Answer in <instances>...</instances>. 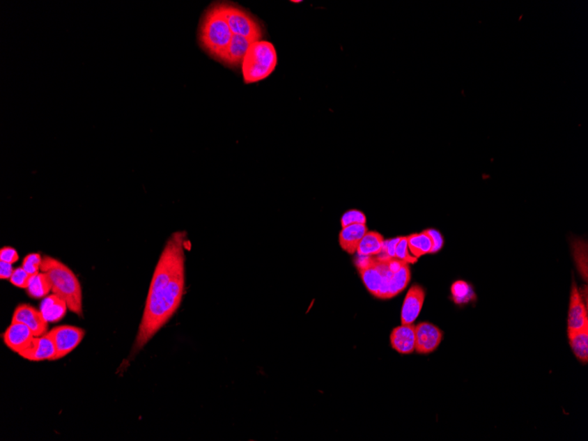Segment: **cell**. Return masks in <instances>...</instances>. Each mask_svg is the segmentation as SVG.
Returning a JSON list of instances; mask_svg holds the SVG:
<instances>
[{
    "label": "cell",
    "instance_id": "cell-31",
    "mask_svg": "<svg viewBox=\"0 0 588 441\" xmlns=\"http://www.w3.org/2000/svg\"><path fill=\"white\" fill-rule=\"evenodd\" d=\"M13 272H15V269H13L11 263L0 261V277H1V279H10Z\"/></svg>",
    "mask_w": 588,
    "mask_h": 441
},
{
    "label": "cell",
    "instance_id": "cell-3",
    "mask_svg": "<svg viewBox=\"0 0 588 441\" xmlns=\"http://www.w3.org/2000/svg\"><path fill=\"white\" fill-rule=\"evenodd\" d=\"M41 272L48 274L52 282V293L65 300L69 310L83 316L82 289L78 277L68 266L51 256L42 258Z\"/></svg>",
    "mask_w": 588,
    "mask_h": 441
},
{
    "label": "cell",
    "instance_id": "cell-11",
    "mask_svg": "<svg viewBox=\"0 0 588 441\" xmlns=\"http://www.w3.org/2000/svg\"><path fill=\"white\" fill-rule=\"evenodd\" d=\"M19 355L30 362H52L56 355V347L51 334L48 332L42 336L35 337L28 348L20 353Z\"/></svg>",
    "mask_w": 588,
    "mask_h": 441
},
{
    "label": "cell",
    "instance_id": "cell-6",
    "mask_svg": "<svg viewBox=\"0 0 588 441\" xmlns=\"http://www.w3.org/2000/svg\"><path fill=\"white\" fill-rule=\"evenodd\" d=\"M56 347V355L53 360H58L68 355L78 347L85 336V330L75 326H59L51 330Z\"/></svg>",
    "mask_w": 588,
    "mask_h": 441
},
{
    "label": "cell",
    "instance_id": "cell-24",
    "mask_svg": "<svg viewBox=\"0 0 588 441\" xmlns=\"http://www.w3.org/2000/svg\"><path fill=\"white\" fill-rule=\"evenodd\" d=\"M42 263V257L41 255L38 253H32L25 257L22 267L29 275L35 276L39 273V270H41Z\"/></svg>",
    "mask_w": 588,
    "mask_h": 441
},
{
    "label": "cell",
    "instance_id": "cell-23",
    "mask_svg": "<svg viewBox=\"0 0 588 441\" xmlns=\"http://www.w3.org/2000/svg\"><path fill=\"white\" fill-rule=\"evenodd\" d=\"M451 291H452L454 302L459 304V305L460 304L469 302L470 300L476 297L475 293H473L469 284L464 281L454 283Z\"/></svg>",
    "mask_w": 588,
    "mask_h": 441
},
{
    "label": "cell",
    "instance_id": "cell-30",
    "mask_svg": "<svg viewBox=\"0 0 588 441\" xmlns=\"http://www.w3.org/2000/svg\"><path fill=\"white\" fill-rule=\"evenodd\" d=\"M19 260V255L17 252L11 247H5L0 250V261L8 263H13L17 262Z\"/></svg>",
    "mask_w": 588,
    "mask_h": 441
},
{
    "label": "cell",
    "instance_id": "cell-13",
    "mask_svg": "<svg viewBox=\"0 0 588 441\" xmlns=\"http://www.w3.org/2000/svg\"><path fill=\"white\" fill-rule=\"evenodd\" d=\"M29 327L21 323H12L4 333V343L10 350L16 353L26 350L35 339Z\"/></svg>",
    "mask_w": 588,
    "mask_h": 441
},
{
    "label": "cell",
    "instance_id": "cell-9",
    "mask_svg": "<svg viewBox=\"0 0 588 441\" xmlns=\"http://www.w3.org/2000/svg\"><path fill=\"white\" fill-rule=\"evenodd\" d=\"M12 323H21L29 327L36 337L45 335L48 330L49 323L43 317L41 311L30 305H20L13 313Z\"/></svg>",
    "mask_w": 588,
    "mask_h": 441
},
{
    "label": "cell",
    "instance_id": "cell-19",
    "mask_svg": "<svg viewBox=\"0 0 588 441\" xmlns=\"http://www.w3.org/2000/svg\"><path fill=\"white\" fill-rule=\"evenodd\" d=\"M385 239L382 235L376 231H369L363 237L357 254L359 256H376L380 255L383 250Z\"/></svg>",
    "mask_w": 588,
    "mask_h": 441
},
{
    "label": "cell",
    "instance_id": "cell-25",
    "mask_svg": "<svg viewBox=\"0 0 588 441\" xmlns=\"http://www.w3.org/2000/svg\"><path fill=\"white\" fill-rule=\"evenodd\" d=\"M354 224H363L366 225V216L362 210L353 209L343 213L341 218V226L342 229L346 226L354 225Z\"/></svg>",
    "mask_w": 588,
    "mask_h": 441
},
{
    "label": "cell",
    "instance_id": "cell-2",
    "mask_svg": "<svg viewBox=\"0 0 588 441\" xmlns=\"http://www.w3.org/2000/svg\"><path fill=\"white\" fill-rule=\"evenodd\" d=\"M232 38L233 33L224 18L220 3L212 5L200 22V45L212 59L222 62Z\"/></svg>",
    "mask_w": 588,
    "mask_h": 441
},
{
    "label": "cell",
    "instance_id": "cell-28",
    "mask_svg": "<svg viewBox=\"0 0 588 441\" xmlns=\"http://www.w3.org/2000/svg\"><path fill=\"white\" fill-rule=\"evenodd\" d=\"M424 232L430 236L433 242V249L431 254L439 252L444 246L443 235L438 230L433 229H426Z\"/></svg>",
    "mask_w": 588,
    "mask_h": 441
},
{
    "label": "cell",
    "instance_id": "cell-14",
    "mask_svg": "<svg viewBox=\"0 0 588 441\" xmlns=\"http://www.w3.org/2000/svg\"><path fill=\"white\" fill-rule=\"evenodd\" d=\"M414 324H402L390 334V343L394 350L403 355H409L415 350L416 336Z\"/></svg>",
    "mask_w": 588,
    "mask_h": 441
},
{
    "label": "cell",
    "instance_id": "cell-5",
    "mask_svg": "<svg viewBox=\"0 0 588 441\" xmlns=\"http://www.w3.org/2000/svg\"><path fill=\"white\" fill-rule=\"evenodd\" d=\"M220 6L233 35L243 36L253 42L262 40L263 29L258 20L235 6L220 3Z\"/></svg>",
    "mask_w": 588,
    "mask_h": 441
},
{
    "label": "cell",
    "instance_id": "cell-21",
    "mask_svg": "<svg viewBox=\"0 0 588 441\" xmlns=\"http://www.w3.org/2000/svg\"><path fill=\"white\" fill-rule=\"evenodd\" d=\"M52 291V282L48 274L39 272L30 280L26 293L33 299H45Z\"/></svg>",
    "mask_w": 588,
    "mask_h": 441
},
{
    "label": "cell",
    "instance_id": "cell-10",
    "mask_svg": "<svg viewBox=\"0 0 588 441\" xmlns=\"http://www.w3.org/2000/svg\"><path fill=\"white\" fill-rule=\"evenodd\" d=\"M588 326L587 307L575 284L571 288L569 312H568V332H577Z\"/></svg>",
    "mask_w": 588,
    "mask_h": 441
},
{
    "label": "cell",
    "instance_id": "cell-16",
    "mask_svg": "<svg viewBox=\"0 0 588 441\" xmlns=\"http://www.w3.org/2000/svg\"><path fill=\"white\" fill-rule=\"evenodd\" d=\"M367 232H369V229L363 224H354V225L343 227L339 233L341 248L343 252L353 255Z\"/></svg>",
    "mask_w": 588,
    "mask_h": 441
},
{
    "label": "cell",
    "instance_id": "cell-4",
    "mask_svg": "<svg viewBox=\"0 0 588 441\" xmlns=\"http://www.w3.org/2000/svg\"><path fill=\"white\" fill-rule=\"evenodd\" d=\"M277 65V51L272 42L265 40L253 42L242 63L244 83L262 82L272 75Z\"/></svg>",
    "mask_w": 588,
    "mask_h": 441
},
{
    "label": "cell",
    "instance_id": "cell-29",
    "mask_svg": "<svg viewBox=\"0 0 588 441\" xmlns=\"http://www.w3.org/2000/svg\"><path fill=\"white\" fill-rule=\"evenodd\" d=\"M400 239L401 236H399L396 237V238L385 240L380 256L389 257V258H395L396 249Z\"/></svg>",
    "mask_w": 588,
    "mask_h": 441
},
{
    "label": "cell",
    "instance_id": "cell-18",
    "mask_svg": "<svg viewBox=\"0 0 588 441\" xmlns=\"http://www.w3.org/2000/svg\"><path fill=\"white\" fill-rule=\"evenodd\" d=\"M68 304L58 295L53 293L43 299L40 311L48 323H56L63 318L68 310Z\"/></svg>",
    "mask_w": 588,
    "mask_h": 441
},
{
    "label": "cell",
    "instance_id": "cell-22",
    "mask_svg": "<svg viewBox=\"0 0 588 441\" xmlns=\"http://www.w3.org/2000/svg\"><path fill=\"white\" fill-rule=\"evenodd\" d=\"M410 254L417 259L432 252L433 242L424 231L407 236Z\"/></svg>",
    "mask_w": 588,
    "mask_h": 441
},
{
    "label": "cell",
    "instance_id": "cell-12",
    "mask_svg": "<svg viewBox=\"0 0 588 441\" xmlns=\"http://www.w3.org/2000/svg\"><path fill=\"white\" fill-rule=\"evenodd\" d=\"M424 300H426V291L422 286L414 285L410 287L403 304L401 323L403 325L413 324L423 309Z\"/></svg>",
    "mask_w": 588,
    "mask_h": 441
},
{
    "label": "cell",
    "instance_id": "cell-17",
    "mask_svg": "<svg viewBox=\"0 0 588 441\" xmlns=\"http://www.w3.org/2000/svg\"><path fill=\"white\" fill-rule=\"evenodd\" d=\"M252 43L253 42L243 36L233 35L231 42L226 49L222 63L229 68L240 66Z\"/></svg>",
    "mask_w": 588,
    "mask_h": 441
},
{
    "label": "cell",
    "instance_id": "cell-26",
    "mask_svg": "<svg viewBox=\"0 0 588 441\" xmlns=\"http://www.w3.org/2000/svg\"><path fill=\"white\" fill-rule=\"evenodd\" d=\"M395 258L409 263V265L417 262L416 257H414L410 252L407 236H401L399 242L396 246Z\"/></svg>",
    "mask_w": 588,
    "mask_h": 441
},
{
    "label": "cell",
    "instance_id": "cell-1",
    "mask_svg": "<svg viewBox=\"0 0 588 441\" xmlns=\"http://www.w3.org/2000/svg\"><path fill=\"white\" fill-rule=\"evenodd\" d=\"M187 233H173L160 255L147 295L135 348L141 350L181 305L185 286Z\"/></svg>",
    "mask_w": 588,
    "mask_h": 441
},
{
    "label": "cell",
    "instance_id": "cell-27",
    "mask_svg": "<svg viewBox=\"0 0 588 441\" xmlns=\"http://www.w3.org/2000/svg\"><path fill=\"white\" fill-rule=\"evenodd\" d=\"M32 277L33 276L29 275V274L26 272L22 267H20V268L15 270V272H13V275L10 277L9 280L13 286L20 287V288L26 289L28 288Z\"/></svg>",
    "mask_w": 588,
    "mask_h": 441
},
{
    "label": "cell",
    "instance_id": "cell-7",
    "mask_svg": "<svg viewBox=\"0 0 588 441\" xmlns=\"http://www.w3.org/2000/svg\"><path fill=\"white\" fill-rule=\"evenodd\" d=\"M355 265L369 292L378 298L382 283V270L376 256H357Z\"/></svg>",
    "mask_w": 588,
    "mask_h": 441
},
{
    "label": "cell",
    "instance_id": "cell-15",
    "mask_svg": "<svg viewBox=\"0 0 588 441\" xmlns=\"http://www.w3.org/2000/svg\"><path fill=\"white\" fill-rule=\"evenodd\" d=\"M412 279L409 263L394 259V270L391 276L387 300L392 299L405 290Z\"/></svg>",
    "mask_w": 588,
    "mask_h": 441
},
{
    "label": "cell",
    "instance_id": "cell-20",
    "mask_svg": "<svg viewBox=\"0 0 588 441\" xmlns=\"http://www.w3.org/2000/svg\"><path fill=\"white\" fill-rule=\"evenodd\" d=\"M569 343L574 355L581 363L588 362V326L577 332H568Z\"/></svg>",
    "mask_w": 588,
    "mask_h": 441
},
{
    "label": "cell",
    "instance_id": "cell-8",
    "mask_svg": "<svg viewBox=\"0 0 588 441\" xmlns=\"http://www.w3.org/2000/svg\"><path fill=\"white\" fill-rule=\"evenodd\" d=\"M415 352L430 354L438 349L443 340V332L434 324L420 323L415 326Z\"/></svg>",
    "mask_w": 588,
    "mask_h": 441
}]
</instances>
